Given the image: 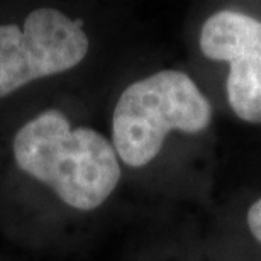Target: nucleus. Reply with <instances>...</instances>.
Listing matches in <instances>:
<instances>
[{
  "mask_svg": "<svg viewBox=\"0 0 261 261\" xmlns=\"http://www.w3.org/2000/svg\"><path fill=\"white\" fill-rule=\"evenodd\" d=\"M200 51L229 65L227 98L234 114L261 124V20L236 10H219L202 25Z\"/></svg>",
  "mask_w": 261,
  "mask_h": 261,
  "instance_id": "20e7f679",
  "label": "nucleus"
},
{
  "mask_svg": "<svg viewBox=\"0 0 261 261\" xmlns=\"http://www.w3.org/2000/svg\"><path fill=\"white\" fill-rule=\"evenodd\" d=\"M246 221H248V227L254 236V239L261 243V198H258V200L249 207Z\"/></svg>",
  "mask_w": 261,
  "mask_h": 261,
  "instance_id": "39448f33",
  "label": "nucleus"
},
{
  "mask_svg": "<svg viewBox=\"0 0 261 261\" xmlns=\"http://www.w3.org/2000/svg\"><path fill=\"white\" fill-rule=\"evenodd\" d=\"M19 168L51 187L65 203L93 211L107 200L121 180L112 143L90 127L73 129L60 111H44L14 138Z\"/></svg>",
  "mask_w": 261,
  "mask_h": 261,
  "instance_id": "f257e3e1",
  "label": "nucleus"
},
{
  "mask_svg": "<svg viewBox=\"0 0 261 261\" xmlns=\"http://www.w3.org/2000/svg\"><path fill=\"white\" fill-rule=\"evenodd\" d=\"M88 53V38L80 20L60 10H33L20 29L0 25V98L39 78L58 75L82 63Z\"/></svg>",
  "mask_w": 261,
  "mask_h": 261,
  "instance_id": "7ed1b4c3",
  "label": "nucleus"
},
{
  "mask_svg": "<svg viewBox=\"0 0 261 261\" xmlns=\"http://www.w3.org/2000/svg\"><path fill=\"white\" fill-rule=\"evenodd\" d=\"M212 107L184 71L163 70L129 85L119 97L112 117V146L127 166L153 161L171 130L202 133Z\"/></svg>",
  "mask_w": 261,
  "mask_h": 261,
  "instance_id": "f03ea898",
  "label": "nucleus"
}]
</instances>
